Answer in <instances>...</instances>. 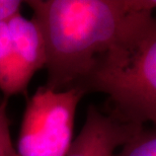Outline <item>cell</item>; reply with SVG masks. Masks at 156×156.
<instances>
[{
  "instance_id": "obj_1",
  "label": "cell",
  "mask_w": 156,
  "mask_h": 156,
  "mask_svg": "<svg viewBox=\"0 0 156 156\" xmlns=\"http://www.w3.org/2000/svg\"><path fill=\"white\" fill-rule=\"evenodd\" d=\"M47 46V81L53 90L78 87L105 56L153 12L134 0H29Z\"/></svg>"
},
{
  "instance_id": "obj_2",
  "label": "cell",
  "mask_w": 156,
  "mask_h": 156,
  "mask_svg": "<svg viewBox=\"0 0 156 156\" xmlns=\"http://www.w3.org/2000/svg\"><path fill=\"white\" fill-rule=\"evenodd\" d=\"M76 88L107 95L108 112L128 124L156 127V16L142 20Z\"/></svg>"
},
{
  "instance_id": "obj_3",
  "label": "cell",
  "mask_w": 156,
  "mask_h": 156,
  "mask_svg": "<svg viewBox=\"0 0 156 156\" xmlns=\"http://www.w3.org/2000/svg\"><path fill=\"white\" fill-rule=\"evenodd\" d=\"M84 95L76 87L61 91L38 87L24 108L17 155L66 156L74 140L77 107Z\"/></svg>"
},
{
  "instance_id": "obj_4",
  "label": "cell",
  "mask_w": 156,
  "mask_h": 156,
  "mask_svg": "<svg viewBox=\"0 0 156 156\" xmlns=\"http://www.w3.org/2000/svg\"><path fill=\"white\" fill-rule=\"evenodd\" d=\"M142 128L144 127L125 123L90 105L82 129L74 138L66 156H115Z\"/></svg>"
},
{
  "instance_id": "obj_5",
  "label": "cell",
  "mask_w": 156,
  "mask_h": 156,
  "mask_svg": "<svg viewBox=\"0 0 156 156\" xmlns=\"http://www.w3.org/2000/svg\"><path fill=\"white\" fill-rule=\"evenodd\" d=\"M29 84L21 69L7 18L0 23V91L3 98H8L26 93Z\"/></svg>"
},
{
  "instance_id": "obj_6",
  "label": "cell",
  "mask_w": 156,
  "mask_h": 156,
  "mask_svg": "<svg viewBox=\"0 0 156 156\" xmlns=\"http://www.w3.org/2000/svg\"><path fill=\"white\" fill-rule=\"evenodd\" d=\"M115 156H156V127L149 130L142 128Z\"/></svg>"
},
{
  "instance_id": "obj_7",
  "label": "cell",
  "mask_w": 156,
  "mask_h": 156,
  "mask_svg": "<svg viewBox=\"0 0 156 156\" xmlns=\"http://www.w3.org/2000/svg\"><path fill=\"white\" fill-rule=\"evenodd\" d=\"M10 119L8 116V98L0 101V156H18L10 134Z\"/></svg>"
},
{
  "instance_id": "obj_8",
  "label": "cell",
  "mask_w": 156,
  "mask_h": 156,
  "mask_svg": "<svg viewBox=\"0 0 156 156\" xmlns=\"http://www.w3.org/2000/svg\"><path fill=\"white\" fill-rule=\"evenodd\" d=\"M23 4L20 0H0V23L20 12Z\"/></svg>"
},
{
  "instance_id": "obj_9",
  "label": "cell",
  "mask_w": 156,
  "mask_h": 156,
  "mask_svg": "<svg viewBox=\"0 0 156 156\" xmlns=\"http://www.w3.org/2000/svg\"><path fill=\"white\" fill-rule=\"evenodd\" d=\"M135 4L143 10L154 12L156 10V0H135Z\"/></svg>"
},
{
  "instance_id": "obj_10",
  "label": "cell",
  "mask_w": 156,
  "mask_h": 156,
  "mask_svg": "<svg viewBox=\"0 0 156 156\" xmlns=\"http://www.w3.org/2000/svg\"><path fill=\"white\" fill-rule=\"evenodd\" d=\"M1 99H2V98H0V101H1Z\"/></svg>"
}]
</instances>
